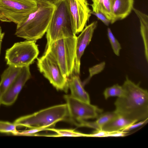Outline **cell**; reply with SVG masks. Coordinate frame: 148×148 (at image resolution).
I'll list each match as a JSON object with an SVG mask.
<instances>
[{"label":"cell","instance_id":"484cf974","mask_svg":"<svg viewBox=\"0 0 148 148\" xmlns=\"http://www.w3.org/2000/svg\"><path fill=\"white\" fill-rule=\"evenodd\" d=\"M148 119L139 121L131 124L127 127L122 131L127 132L136 128L146 124L148 122Z\"/></svg>","mask_w":148,"mask_h":148},{"label":"cell","instance_id":"1f68e13d","mask_svg":"<svg viewBox=\"0 0 148 148\" xmlns=\"http://www.w3.org/2000/svg\"><path fill=\"white\" fill-rule=\"evenodd\" d=\"M3 94V92L0 90V106L1 104V99Z\"/></svg>","mask_w":148,"mask_h":148},{"label":"cell","instance_id":"f1b7e54d","mask_svg":"<svg viewBox=\"0 0 148 148\" xmlns=\"http://www.w3.org/2000/svg\"><path fill=\"white\" fill-rule=\"evenodd\" d=\"M108 132V137H123L126 136L127 133L122 131Z\"/></svg>","mask_w":148,"mask_h":148},{"label":"cell","instance_id":"44dd1931","mask_svg":"<svg viewBox=\"0 0 148 148\" xmlns=\"http://www.w3.org/2000/svg\"><path fill=\"white\" fill-rule=\"evenodd\" d=\"M125 92V90L122 86L118 84H115L112 86L106 88L103 94L105 98L107 99L111 97H121L124 95Z\"/></svg>","mask_w":148,"mask_h":148},{"label":"cell","instance_id":"603a6c76","mask_svg":"<svg viewBox=\"0 0 148 148\" xmlns=\"http://www.w3.org/2000/svg\"><path fill=\"white\" fill-rule=\"evenodd\" d=\"M14 123L0 121V132L14 134L17 131Z\"/></svg>","mask_w":148,"mask_h":148},{"label":"cell","instance_id":"9c48e42d","mask_svg":"<svg viewBox=\"0 0 148 148\" xmlns=\"http://www.w3.org/2000/svg\"><path fill=\"white\" fill-rule=\"evenodd\" d=\"M64 98L67 106L70 120L75 124L86 120L97 118L103 112L97 106L76 99L70 95Z\"/></svg>","mask_w":148,"mask_h":148},{"label":"cell","instance_id":"83f0119b","mask_svg":"<svg viewBox=\"0 0 148 148\" xmlns=\"http://www.w3.org/2000/svg\"><path fill=\"white\" fill-rule=\"evenodd\" d=\"M92 14L96 16L98 18L101 20L106 25L108 26L110 23V21L106 16L101 12H99L95 13L92 12Z\"/></svg>","mask_w":148,"mask_h":148},{"label":"cell","instance_id":"8fae6325","mask_svg":"<svg viewBox=\"0 0 148 148\" xmlns=\"http://www.w3.org/2000/svg\"><path fill=\"white\" fill-rule=\"evenodd\" d=\"M31 76L29 66L22 67L18 76L3 93L1 104L7 106L12 105L16 100L23 87Z\"/></svg>","mask_w":148,"mask_h":148},{"label":"cell","instance_id":"9a60e30c","mask_svg":"<svg viewBox=\"0 0 148 148\" xmlns=\"http://www.w3.org/2000/svg\"><path fill=\"white\" fill-rule=\"evenodd\" d=\"M118 115L115 110L102 113L94 121L88 122L85 120L77 123L75 124L79 127H88L95 130H101L104 125Z\"/></svg>","mask_w":148,"mask_h":148},{"label":"cell","instance_id":"4dcf8cb0","mask_svg":"<svg viewBox=\"0 0 148 148\" xmlns=\"http://www.w3.org/2000/svg\"><path fill=\"white\" fill-rule=\"evenodd\" d=\"M4 35L5 33L4 32H2L1 27L0 26V55L1 53V44Z\"/></svg>","mask_w":148,"mask_h":148},{"label":"cell","instance_id":"e0dca14e","mask_svg":"<svg viewBox=\"0 0 148 148\" xmlns=\"http://www.w3.org/2000/svg\"><path fill=\"white\" fill-rule=\"evenodd\" d=\"M136 122L119 115L110 121L102 127V130L108 132L121 131L128 126Z\"/></svg>","mask_w":148,"mask_h":148},{"label":"cell","instance_id":"ac0fdd59","mask_svg":"<svg viewBox=\"0 0 148 148\" xmlns=\"http://www.w3.org/2000/svg\"><path fill=\"white\" fill-rule=\"evenodd\" d=\"M133 10L139 18L140 23V32L144 42L146 60L148 61V16L135 8Z\"/></svg>","mask_w":148,"mask_h":148},{"label":"cell","instance_id":"5bb4252c","mask_svg":"<svg viewBox=\"0 0 148 148\" xmlns=\"http://www.w3.org/2000/svg\"><path fill=\"white\" fill-rule=\"evenodd\" d=\"M67 78L69 88L70 89L71 97L78 100L90 103L88 93L84 89L83 85L77 75L70 76Z\"/></svg>","mask_w":148,"mask_h":148},{"label":"cell","instance_id":"f546056e","mask_svg":"<svg viewBox=\"0 0 148 148\" xmlns=\"http://www.w3.org/2000/svg\"><path fill=\"white\" fill-rule=\"evenodd\" d=\"M38 1L45 2L52 5L56 6L63 0H37Z\"/></svg>","mask_w":148,"mask_h":148},{"label":"cell","instance_id":"4fadbf2b","mask_svg":"<svg viewBox=\"0 0 148 148\" xmlns=\"http://www.w3.org/2000/svg\"><path fill=\"white\" fill-rule=\"evenodd\" d=\"M112 24L125 18L133 8L134 0H110Z\"/></svg>","mask_w":148,"mask_h":148},{"label":"cell","instance_id":"52a82bcc","mask_svg":"<svg viewBox=\"0 0 148 148\" xmlns=\"http://www.w3.org/2000/svg\"><path fill=\"white\" fill-rule=\"evenodd\" d=\"M36 42L26 40L15 43L6 51L5 59L7 64L21 68L29 66L39 53Z\"/></svg>","mask_w":148,"mask_h":148},{"label":"cell","instance_id":"d6986e66","mask_svg":"<svg viewBox=\"0 0 148 148\" xmlns=\"http://www.w3.org/2000/svg\"><path fill=\"white\" fill-rule=\"evenodd\" d=\"M93 3L91 5L92 12L96 13L99 12L104 15L112 24L111 5L110 0H92Z\"/></svg>","mask_w":148,"mask_h":148},{"label":"cell","instance_id":"6da1fadb","mask_svg":"<svg viewBox=\"0 0 148 148\" xmlns=\"http://www.w3.org/2000/svg\"><path fill=\"white\" fill-rule=\"evenodd\" d=\"M125 92L114 104L119 115L136 122L148 119V92L127 76L123 85Z\"/></svg>","mask_w":148,"mask_h":148},{"label":"cell","instance_id":"d4e9b609","mask_svg":"<svg viewBox=\"0 0 148 148\" xmlns=\"http://www.w3.org/2000/svg\"><path fill=\"white\" fill-rule=\"evenodd\" d=\"M105 65V62H103L90 68L89 69V77L87 81L90 79L94 74L98 73L102 71L104 68Z\"/></svg>","mask_w":148,"mask_h":148},{"label":"cell","instance_id":"5b68a950","mask_svg":"<svg viewBox=\"0 0 148 148\" xmlns=\"http://www.w3.org/2000/svg\"><path fill=\"white\" fill-rule=\"evenodd\" d=\"M76 40V36L60 39L53 42L45 49L54 58L66 78L73 72Z\"/></svg>","mask_w":148,"mask_h":148},{"label":"cell","instance_id":"cb8c5ba5","mask_svg":"<svg viewBox=\"0 0 148 148\" xmlns=\"http://www.w3.org/2000/svg\"><path fill=\"white\" fill-rule=\"evenodd\" d=\"M43 130V129L41 128L30 129V130L21 131H17L13 135L16 136H35L37 132Z\"/></svg>","mask_w":148,"mask_h":148},{"label":"cell","instance_id":"ffe728a7","mask_svg":"<svg viewBox=\"0 0 148 148\" xmlns=\"http://www.w3.org/2000/svg\"><path fill=\"white\" fill-rule=\"evenodd\" d=\"M45 130L52 131L56 133L57 134L47 135L46 136L53 137H88V134H84L75 131L74 130L66 129H57L54 128H47Z\"/></svg>","mask_w":148,"mask_h":148},{"label":"cell","instance_id":"4316f807","mask_svg":"<svg viewBox=\"0 0 148 148\" xmlns=\"http://www.w3.org/2000/svg\"><path fill=\"white\" fill-rule=\"evenodd\" d=\"M108 133L102 130H95L92 133L88 134V137H107Z\"/></svg>","mask_w":148,"mask_h":148},{"label":"cell","instance_id":"8992f818","mask_svg":"<svg viewBox=\"0 0 148 148\" xmlns=\"http://www.w3.org/2000/svg\"><path fill=\"white\" fill-rule=\"evenodd\" d=\"M38 8L37 0H0V21L19 24Z\"/></svg>","mask_w":148,"mask_h":148},{"label":"cell","instance_id":"7402d4cb","mask_svg":"<svg viewBox=\"0 0 148 148\" xmlns=\"http://www.w3.org/2000/svg\"><path fill=\"white\" fill-rule=\"evenodd\" d=\"M107 34L114 52L116 55L119 56L121 49L120 44L115 37L109 28L107 29Z\"/></svg>","mask_w":148,"mask_h":148},{"label":"cell","instance_id":"7a4b0ae2","mask_svg":"<svg viewBox=\"0 0 148 148\" xmlns=\"http://www.w3.org/2000/svg\"><path fill=\"white\" fill-rule=\"evenodd\" d=\"M37 1V9L23 22L17 25L15 35L17 37L36 41L46 32L56 6Z\"/></svg>","mask_w":148,"mask_h":148},{"label":"cell","instance_id":"2e32d148","mask_svg":"<svg viewBox=\"0 0 148 148\" xmlns=\"http://www.w3.org/2000/svg\"><path fill=\"white\" fill-rule=\"evenodd\" d=\"M22 68L9 66L1 74L0 90L3 93L14 81L20 73Z\"/></svg>","mask_w":148,"mask_h":148},{"label":"cell","instance_id":"7c38bea8","mask_svg":"<svg viewBox=\"0 0 148 148\" xmlns=\"http://www.w3.org/2000/svg\"><path fill=\"white\" fill-rule=\"evenodd\" d=\"M97 24V21L93 22L86 26L80 35L77 37L76 56L73 70V72L76 75H78L80 74L81 58L86 47L91 41Z\"/></svg>","mask_w":148,"mask_h":148},{"label":"cell","instance_id":"3957f363","mask_svg":"<svg viewBox=\"0 0 148 148\" xmlns=\"http://www.w3.org/2000/svg\"><path fill=\"white\" fill-rule=\"evenodd\" d=\"M46 32V47L53 42L76 36L73 20L66 0L56 6Z\"/></svg>","mask_w":148,"mask_h":148},{"label":"cell","instance_id":"277c9868","mask_svg":"<svg viewBox=\"0 0 148 148\" xmlns=\"http://www.w3.org/2000/svg\"><path fill=\"white\" fill-rule=\"evenodd\" d=\"M68 116L66 103L54 106L21 116L16 119L13 123L16 127L41 128L45 130L46 128L54 126L57 122L65 120Z\"/></svg>","mask_w":148,"mask_h":148},{"label":"cell","instance_id":"ba28073f","mask_svg":"<svg viewBox=\"0 0 148 148\" xmlns=\"http://www.w3.org/2000/svg\"><path fill=\"white\" fill-rule=\"evenodd\" d=\"M37 66L40 72L57 89L67 92V78L63 76L58 64L50 54L45 51L38 58Z\"/></svg>","mask_w":148,"mask_h":148},{"label":"cell","instance_id":"30bf717a","mask_svg":"<svg viewBox=\"0 0 148 148\" xmlns=\"http://www.w3.org/2000/svg\"><path fill=\"white\" fill-rule=\"evenodd\" d=\"M73 18L76 34L81 32L91 16L92 11L87 0H66Z\"/></svg>","mask_w":148,"mask_h":148}]
</instances>
